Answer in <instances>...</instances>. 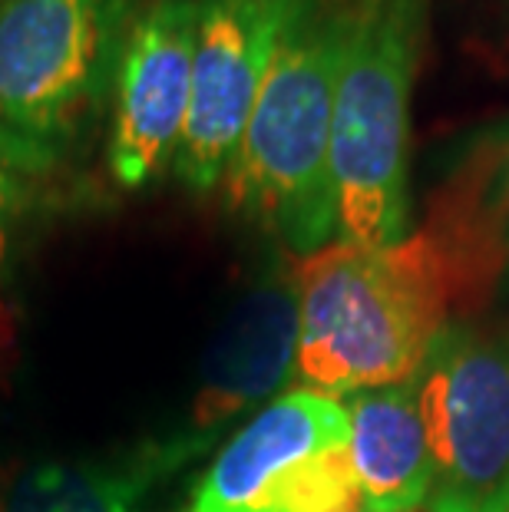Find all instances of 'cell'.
<instances>
[{
    "label": "cell",
    "instance_id": "1",
    "mask_svg": "<svg viewBox=\"0 0 509 512\" xmlns=\"http://www.w3.org/2000/svg\"><path fill=\"white\" fill-rule=\"evenodd\" d=\"M295 374L324 397L414 380L460 308L447 258L420 228L394 245L328 242L298 255Z\"/></svg>",
    "mask_w": 509,
    "mask_h": 512
},
{
    "label": "cell",
    "instance_id": "2",
    "mask_svg": "<svg viewBox=\"0 0 509 512\" xmlns=\"http://www.w3.org/2000/svg\"><path fill=\"white\" fill-rule=\"evenodd\" d=\"M344 37V0H301L222 176L229 209L262 222L298 255L338 232L331 123Z\"/></svg>",
    "mask_w": 509,
    "mask_h": 512
},
{
    "label": "cell",
    "instance_id": "3",
    "mask_svg": "<svg viewBox=\"0 0 509 512\" xmlns=\"http://www.w3.org/2000/svg\"><path fill=\"white\" fill-rule=\"evenodd\" d=\"M344 37L331 123L338 235L394 245L410 222V96L430 0H344Z\"/></svg>",
    "mask_w": 509,
    "mask_h": 512
},
{
    "label": "cell",
    "instance_id": "4",
    "mask_svg": "<svg viewBox=\"0 0 509 512\" xmlns=\"http://www.w3.org/2000/svg\"><path fill=\"white\" fill-rule=\"evenodd\" d=\"M126 0H0V149L30 159L96 93L126 43Z\"/></svg>",
    "mask_w": 509,
    "mask_h": 512
},
{
    "label": "cell",
    "instance_id": "5",
    "mask_svg": "<svg viewBox=\"0 0 509 512\" xmlns=\"http://www.w3.org/2000/svg\"><path fill=\"white\" fill-rule=\"evenodd\" d=\"M338 397L295 390L225 443L189 512H364Z\"/></svg>",
    "mask_w": 509,
    "mask_h": 512
},
{
    "label": "cell",
    "instance_id": "6",
    "mask_svg": "<svg viewBox=\"0 0 509 512\" xmlns=\"http://www.w3.org/2000/svg\"><path fill=\"white\" fill-rule=\"evenodd\" d=\"M433 456L427 512H509V351L443 328L417 374Z\"/></svg>",
    "mask_w": 509,
    "mask_h": 512
},
{
    "label": "cell",
    "instance_id": "7",
    "mask_svg": "<svg viewBox=\"0 0 509 512\" xmlns=\"http://www.w3.org/2000/svg\"><path fill=\"white\" fill-rule=\"evenodd\" d=\"M301 0H196L192 103L176 152L179 179L219 185L258 100L278 40Z\"/></svg>",
    "mask_w": 509,
    "mask_h": 512
},
{
    "label": "cell",
    "instance_id": "8",
    "mask_svg": "<svg viewBox=\"0 0 509 512\" xmlns=\"http://www.w3.org/2000/svg\"><path fill=\"white\" fill-rule=\"evenodd\" d=\"M196 0H149L129 24L116 67L110 166L126 189L153 182L176 152L192 103Z\"/></svg>",
    "mask_w": 509,
    "mask_h": 512
},
{
    "label": "cell",
    "instance_id": "9",
    "mask_svg": "<svg viewBox=\"0 0 509 512\" xmlns=\"http://www.w3.org/2000/svg\"><path fill=\"white\" fill-rule=\"evenodd\" d=\"M298 364V288L272 278L248 291L222 321L202 361L192 400V433L205 437L285 387Z\"/></svg>",
    "mask_w": 509,
    "mask_h": 512
},
{
    "label": "cell",
    "instance_id": "10",
    "mask_svg": "<svg viewBox=\"0 0 509 512\" xmlns=\"http://www.w3.org/2000/svg\"><path fill=\"white\" fill-rule=\"evenodd\" d=\"M348 410V450L361 483L364 512H417L433 489V456L420 413L417 377L404 384L354 390Z\"/></svg>",
    "mask_w": 509,
    "mask_h": 512
},
{
    "label": "cell",
    "instance_id": "11",
    "mask_svg": "<svg viewBox=\"0 0 509 512\" xmlns=\"http://www.w3.org/2000/svg\"><path fill=\"white\" fill-rule=\"evenodd\" d=\"M196 450V440H176L143 446L116 463L17 466L0 479V512H143L146 489Z\"/></svg>",
    "mask_w": 509,
    "mask_h": 512
},
{
    "label": "cell",
    "instance_id": "12",
    "mask_svg": "<svg viewBox=\"0 0 509 512\" xmlns=\"http://www.w3.org/2000/svg\"><path fill=\"white\" fill-rule=\"evenodd\" d=\"M467 47L486 70L509 80V0H463Z\"/></svg>",
    "mask_w": 509,
    "mask_h": 512
},
{
    "label": "cell",
    "instance_id": "13",
    "mask_svg": "<svg viewBox=\"0 0 509 512\" xmlns=\"http://www.w3.org/2000/svg\"><path fill=\"white\" fill-rule=\"evenodd\" d=\"M10 364H14V318H10L7 304L0 301V380L7 377Z\"/></svg>",
    "mask_w": 509,
    "mask_h": 512
},
{
    "label": "cell",
    "instance_id": "14",
    "mask_svg": "<svg viewBox=\"0 0 509 512\" xmlns=\"http://www.w3.org/2000/svg\"><path fill=\"white\" fill-rule=\"evenodd\" d=\"M7 205H10V179H7V169H4V149H0V265H4V255H7V232H4Z\"/></svg>",
    "mask_w": 509,
    "mask_h": 512
},
{
    "label": "cell",
    "instance_id": "15",
    "mask_svg": "<svg viewBox=\"0 0 509 512\" xmlns=\"http://www.w3.org/2000/svg\"><path fill=\"white\" fill-rule=\"evenodd\" d=\"M503 248H506V261H509V129H506V152H503Z\"/></svg>",
    "mask_w": 509,
    "mask_h": 512
}]
</instances>
